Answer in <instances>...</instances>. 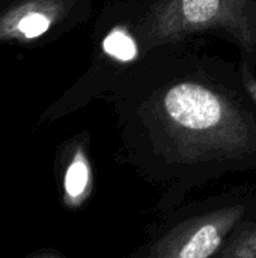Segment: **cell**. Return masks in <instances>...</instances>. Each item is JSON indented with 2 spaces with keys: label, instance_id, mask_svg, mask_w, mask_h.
I'll list each match as a JSON object with an SVG mask.
<instances>
[{
  "label": "cell",
  "instance_id": "4",
  "mask_svg": "<svg viewBox=\"0 0 256 258\" xmlns=\"http://www.w3.org/2000/svg\"><path fill=\"white\" fill-rule=\"evenodd\" d=\"M68 11V0H0V45L45 36Z\"/></svg>",
  "mask_w": 256,
  "mask_h": 258
},
{
  "label": "cell",
  "instance_id": "8",
  "mask_svg": "<svg viewBox=\"0 0 256 258\" xmlns=\"http://www.w3.org/2000/svg\"><path fill=\"white\" fill-rule=\"evenodd\" d=\"M29 258H65L63 255H60L59 252L54 251H39L36 254H33L32 257Z\"/></svg>",
  "mask_w": 256,
  "mask_h": 258
},
{
  "label": "cell",
  "instance_id": "1",
  "mask_svg": "<svg viewBox=\"0 0 256 258\" xmlns=\"http://www.w3.org/2000/svg\"><path fill=\"white\" fill-rule=\"evenodd\" d=\"M137 151L142 175L164 187L157 209L170 215L192 189L256 168V122L216 91L181 82L143 119Z\"/></svg>",
  "mask_w": 256,
  "mask_h": 258
},
{
  "label": "cell",
  "instance_id": "2",
  "mask_svg": "<svg viewBox=\"0 0 256 258\" xmlns=\"http://www.w3.org/2000/svg\"><path fill=\"white\" fill-rule=\"evenodd\" d=\"M252 194H226L170 213L164 225L127 258H216L234 231L252 215Z\"/></svg>",
  "mask_w": 256,
  "mask_h": 258
},
{
  "label": "cell",
  "instance_id": "7",
  "mask_svg": "<svg viewBox=\"0 0 256 258\" xmlns=\"http://www.w3.org/2000/svg\"><path fill=\"white\" fill-rule=\"evenodd\" d=\"M103 50L119 62H131L137 57V44L124 27H115L103 41Z\"/></svg>",
  "mask_w": 256,
  "mask_h": 258
},
{
  "label": "cell",
  "instance_id": "6",
  "mask_svg": "<svg viewBox=\"0 0 256 258\" xmlns=\"http://www.w3.org/2000/svg\"><path fill=\"white\" fill-rule=\"evenodd\" d=\"M216 258H256V218L246 219Z\"/></svg>",
  "mask_w": 256,
  "mask_h": 258
},
{
  "label": "cell",
  "instance_id": "5",
  "mask_svg": "<svg viewBox=\"0 0 256 258\" xmlns=\"http://www.w3.org/2000/svg\"><path fill=\"white\" fill-rule=\"evenodd\" d=\"M94 171L83 142L68 147L60 172L62 203L69 210L81 209L94 194Z\"/></svg>",
  "mask_w": 256,
  "mask_h": 258
},
{
  "label": "cell",
  "instance_id": "3",
  "mask_svg": "<svg viewBox=\"0 0 256 258\" xmlns=\"http://www.w3.org/2000/svg\"><path fill=\"white\" fill-rule=\"evenodd\" d=\"M205 29H225L253 48L256 5L252 0H161L143 24V36L152 47Z\"/></svg>",
  "mask_w": 256,
  "mask_h": 258
}]
</instances>
